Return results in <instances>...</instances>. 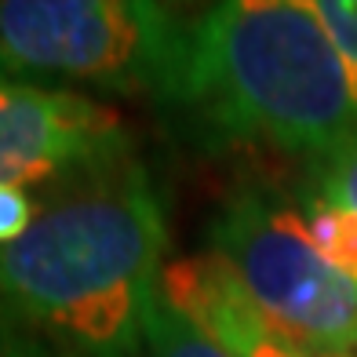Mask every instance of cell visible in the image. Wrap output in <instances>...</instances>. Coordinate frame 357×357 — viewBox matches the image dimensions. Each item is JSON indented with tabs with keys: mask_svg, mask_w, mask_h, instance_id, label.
Masks as SVG:
<instances>
[{
	"mask_svg": "<svg viewBox=\"0 0 357 357\" xmlns=\"http://www.w3.org/2000/svg\"><path fill=\"white\" fill-rule=\"evenodd\" d=\"M132 157L121 113L77 88L0 73V183L59 186Z\"/></svg>",
	"mask_w": 357,
	"mask_h": 357,
	"instance_id": "obj_5",
	"label": "cell"
},
{
	"mask_svg": "<svg viewBox=\"0 0 357 357\" xmlns=\"http://www.w3.org/2000/svg\"><path fill=\"white\" fill-rule=\"evenodd\" d=\"M219 255L281 339L306 357L357 354V281L314 245L299 204L270 186H237L208 226Z\"/></svg>",
	"mask_w": 357,
	"mask_h": 357,
	"instance_id": "obj_4",
	"label": "cell"
},
{
	"mask_svg": "<svg viewBox=\"0 0 357 357\" xmlns=\"http://www.w3.org/2000/svg\"><path fill=\"white\" fill-rule=\"evenodd\" d=\"M0 357H59V354L47 350L40 339L19 332L15 324L0 321Z\"/></svg>",
	"mask_w": 357,
	"mask_h": 357,
	"instance_id": "obj_11",
	"label": "cell"
},
{
	"mask_svg": "<svg viewBox=\"0 0 357 357\" xmlns=\"http://www.w3.org/2000/svg\"><path fill=\"white\" fill-rule=\"evenodd\" d=\"M208 142H263L314 165L357 135V91L303 0H222L190 22L172 99Z\"/></svg>",
	"mask_w": 357,
	"mask_h": 357,
	"instance_id": "obj_2",
	"label": "cell"
},
{
	"mask_svg": "<svg viewBox=\"0 0 357 357\" xmlns=\"http://www.w3.org/2000/svg\"><path fill=\"white\" fill-rule=\"evenodd\" d=\"M314 193L357 212V135L314 165Z\"/></svg>",
	"mask_w": 357,
	"mask_h": 357,
	"instance_id": "obj_10",
	"label": "cell"
},
{
	"mask_svg": "<svg viewBox=\"0 0 357 357\" xmlns=\"http://www.w3.org/2000/svg\"><path fill=\"white\" fill-rule=\"evenodd\" d=\"M190 26L157 0H0V73L40 84L146 95L175 91Z\"/></svg>",
	"mask_w": 357,
	"mask_h": 357,
	"instance_id": "obj_3",
	"label": "cell"
},
{
	"mask_svg": "<svg viewBox=\"0 0 357 357\" xmlns=\"http://www.w3.org/2000/svg\"><path fill=\"white\" fill-rule=\"evenodd\" d=\"M142 357H234L219 339H212L201 324H193L183 310L157 296L142 335Z\"/></svg>",
	"mask_w": 357,
	"mask_h": 357,
	"instance_id": "obj_8",
	"label": "cell"
},
{
	"mask_svg": "<svg viewBox=\"0 0 357 357\" xmlns=\"http://www.w3.org/2000/svg\"><path fill=\"white\" fill-rule=\"evenodd\" d=\"M299 212H303L306 230H310L321 255L328 259L343 278L357 281V212L321 197L314 190L299 201Z\"/></svg>",
	"mask_w": 357,
	"mask_h": 357,
	"instance_id": "obj_7",
	"label": "cell"
},
{
	"mask_svg": "<svg viewBox=\"0 0 357 357\" xmlns=\"http://www.w3.org/2000/svg\"><path fill=\"white\" fill-rule=\"evenodd\" d=\"M157 4L165 8L168 15H175L178 22H186V26H190V22H197L201 15L212 11L215 4H222V0H157Z\"/></svg>",
	"mask_w": 357,
	"mask_h": 357,
	"instance_id": "obj_12",
	"label": "cell"
},
{
	"mask_svg": "<svg viewBox=\"0 0 357 357\" xmlns=\"http://www.w3.org/2000/svg\"><path fill=\"white\" fill-rule=\"evenodd\" d=\"M160 296L212 339H219L234 357H306L263 321L230 266L212 252L165 266Z\"/></svg>",
	"mask_w": 357,
	"mask_h": 357,
	"instance_id": "obj_6",
	"label": "cell"
},
{
	"mask_svg": "<svg viewBox=\"0 0 357 357\" xmlns=\"http://www.w3.org/2000/svg\"><path fill=\"white\" fill-rule=\"evenodd\" d=\"M165 252V204L135 157L47 186L0 248V321L59 357H142Z\"/></svg>",
	"mask_w": 357,
	"mask_h": 357,
	"instance_id": "obj_1",
	"label": "cell"
},
{
	"mask_svg": "<svg viewBox=\"0 0 357 357\" xmlns=\"http://www.w3.org/2000/svg\"><path fill=\"white\" fill-rule=\"evenodd\" d=\"M303 4L310 8V15L328 33L357 91V0H303Z\"/></svg>",
	"mask_w": 357,
	"mask_h": 357,
	"instance_id": "obj_9",
	"label": "cell"
}]
</instances>
